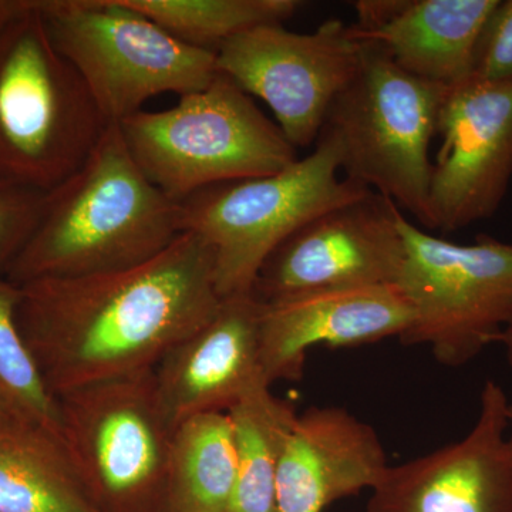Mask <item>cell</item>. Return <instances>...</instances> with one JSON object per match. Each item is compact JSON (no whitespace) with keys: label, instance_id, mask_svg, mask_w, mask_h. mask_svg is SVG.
I'll return each mask as SVG.
<instances>
[{"label":"cell","instance_id":"obj_18","mask_svg":"<svg viewBox=\"0 0 512 512\" xmlns=\"http://www.w3.org/2000/svg\"><path fill=\"white\" fill-rule=\"evenodd\" d=\"M235 484L237 453L228 413L200 414L174 430L164 512H228Z\"/></svg>","mask_w":512,"mask_h":512},{"label":"cell","instance_id":"obj_17","mask_svg":"<svg viewBox=\"0 0 512 512\" xmlns=\"http://www.w3.org/2000/svg\"><path fill=\"white\" fill-rule=\"evenodd\" d=\"M498 0H360L353 32L404 72L440 86L471 76L474 49Z\"/></svg>","mask_w":512,"mask_h":512},{"label":"cell","instance_id":"obj_19","mask_svg":"<svg viewBox=\"0 0 512 512\" xmlns=\"http://www.w3.org/2000/svg\"><path fill=\"white\" fill-rule=\"evenodd\" d=\"M234 429L237 484L228 512H278L276 477L298 413L259 384L227 412Z\"/></svg>","mask_w":512,"mask_h":512},{"label":"cell","instance_id":"obj_1","mask_svg":"<svg viewBox=\"0 0 512 512\" xmlns=\"http://www.w3.org/2000/svg\"><path fill=\"white\" fill-rule=\"evenodd\" d=\"M221 302L211 248L181 232L134 268L20 286L16 319L56 399L154 370L168 350L214 318Z\"/></svg>","mask_w":512,"mask_h":512},{"label":"cell","instance_id":"obj_22","mask_svg":"<svg viewBox=\"0 0 512 512\" xmlns=\"http://www.w3.org/2000/svg\"><path fill=\"white\" fill-rule=\"evenodd\" d=\"M20 286L0 276V403L20 423L63 447L57 400L47 390L18 326Z\"/></svg>","mask_w":512,"mask_h":512},{"label":"cell","instance_id":"obj_8","mask_svg":"<svg viewBox=\"0 0 512 512\" xmlns=\"http://www.w3.org/2000/svg\"><path fill=\"white\" fill-rule=\"evenodd\" d=\"M404 259L396 284L413 309L403 345L427 346L437 362H473L512 328V244L480 235L456 244L397 215Z\"/></svg>","mask_w":512,"mask_h":512},{"label":"cell","instance_id":"obj_12","mask_svg":"<svg viewBox=\"0 0 512 512\" xmlns=\"http://www.w3.org/2000/svg\"><path fill=\"white\" fill-rule=\"evenodd\" d=\"M431 168L434 229L453 232L493 217L512 178V80L467 77L447 89Z\"/></svg>","mask_w":512,"mask_h":512},{"label":"cell","instance_id":"obj_13","mask_svg":"<svg viewBox=\"0 0 512 512\" xmlns=\"http://www.w3.org/2000/svg\"><path fill=\"white\" fill-rule=\"evenodd\" d=\"M507 393L487 380L463 439L400 466L373 488L366 512H512Z\"/></svg>","mask_w":512,"mask_h":512},{"label":"cell","instance_id":"obj_11","mask_svg":"<svg viewBox=\"0 0 512 512\" xmlns=\"http://www.w3.org/2000/svg\"><path fill=\"white\" fill-rule=\"evenodd\" d=\"M399 211L373 192L316 215L266 258L252 292L268 303L320 289L396 284L404 259Z\"/></svg>","mask_w":512,"mask_h":512},{"label":"cell","instance_id":"obj_6","mask_svg":"<svg viewBox=\"0 0 512 512\" xmlns=\"http://www.w3.org/2000/svg\"><path fill=\"white\" fill-rule=\"evenodd\" d=\"M447 89L404 72L382 47L365 42L362 66L323 126L338 140L346 178L389 198L427 229H434L430 144Z\"/></svg>","mask_w":512,"mask_h":512},{"label":"cell","instance_id":"obj_3","mask_svg":"<svg viewBox=\"0 0 512 512\" xmlns=\"http://www.w3.org/2000/svg\"><path fill=\"white\" fill-rule=\"evenodd\" d=\"M109 126L57 50L39 0H0V184L49 192Z\"/></svg>","mask_w":512,"mask_h":512},{"label":"cell","instance_id":"obj_14","mask_svg":"<svg viewBox=\"0 0 512 512\" xmlns=\"http://www.w3.org/2000/svg\"><path fill=\"white\" fill-rule=\"evenodd\" d=\"M262 302L254 292L222 299L210 322L154 367L158 406L171 430L207 413H227L266 384L261 367Z\"/></svg>","mask_w":512,"mask_h":512},{"label":"cell","instance_id":"obj_5","mask_svg":"<svg viewBox=\"0 0 512 512\" xmlns=\"http://www.w3.org/2000/svg\"><path fill=\"white\" fill-rule=\"evenodd\" d=\"M338 140L322 130L315 150L279 173L212 185L180 205V231L207 242L222 299L249 293L266 258L316 215L373 194L340 178Z\"/></svg>","mask_w":512,"mask_h":512},{"label":"cell","instance_id":"obj_15","mask_svg":"<svg viewBox=\"0 0 512 512\" xmlns=\"http://www.w3.org/2000/svg\"><path fill=\"white\" fill-rule=\"evenodd\" d=\"M412 322V306L397 284L320 289L262 302V375L271 387L298 380L313 346L353 348L400 339Z\"/></svg>","mask_w":512,"mask_h":512},{"label":"cell","instance_id":"obj_27","mask_svg":"<svg viewBox=\"0 0 512 512\" xmlns=\"http://www.w3.org/2000/svg\"><path fill=\"white\" fill-rule=\"evenodd\" d=\"M508 420H510V430H508V441H510L512 448V403L508 406Z\"/></svg>","mask_w":512,"mask_h":512},{"label":"cell","instance_id":"obj_26","mask_svg":"<svg viewBox=\"0 0 512 512\" xmlns=\"http://www.w3.org/2000/svg\"><path fill=\"white\" fill-rule=\"evenodd\" d=\"M497 345L503 346L508 365L512 367V328L505 330L503 335L498 338Z\"/></svg>","mask_w":512,"mask_h":512},{"label":"cell","instance_id":"obj_4","mask_svg":"<svg viewBox=\"0 0 512 512\" xmlns=\"http://www.w3.org/2000/svg\"><path fill=\"white\" fill-rule=\"evenodd\" d=\"M119 126L141 171L177 202L212 185L279 173L298 160L281 128L221 73L171 109L141 110Z\"/></svg>","mask_w":512,"mask_h":512},{"label":"cell","instance_id":"obj_20","mask_svg":"<svg viewBox=\"0 0 512 512\" xmlns=\"http://www.w3.org/2000/svg\"><path fill=\"white\" fill-rule=\"evenodd\" d=\"M0 512H99L66 451L30 427L0 434Z\"/></svg>","mask_w":512,"mask_h":512},{"label":"cell","instance_id":"obj_25","mask_svg":"<svg viewBox=\"0 0 512 512\" xmlns=\"http://www.w3.org/2000/svg\"><path fill=\"white\" fill-rule=\"evenodd\" d=\"M19 427H28L16 420L9 410L0 403V434L8 433V431L19 429Z\"/></svg>","mask_w":512,"mask_h":512},{"label":"cell","instance_id":"obj_2","mask_svg":"<svg viewBox=\"0 0 512 512\" xmlns=\"http://www.w3.org/2000/svg\"><path fill=\"white\" fill-rule=\"evenodd\" d=\"M180 234V205L148 180L119 124H109L82 167L46 192L5 278L22 286L123 271L156 258Z\"/></svg>","mask_w":512,"mask_h":512},{"label":"cell","instance_id":"obj_23","mask_svg":"<svg viewBox=\"0 0 512 512\" xmlns=\"http://www.w3.org/2000/svg\"><path fill=\"white\" fill-rule=\"evenodd\" d=\"M46 192L0 184V276H5L16 256L35 231Z\"/></svg>","mask_w":512,"mask_h":512},{"label":"cell","instance_id":"obj_21","mask_svg":"<svg viewBox=\"0 0 512 512\" xmlns=\"http://www.w3.org/2000/svg\"><path fill=\"white\" fill-rule=\"evenodd\" d=\"M181 42L217 52L232 37L258 26L284 25L299 0H124Z\"/></svg>","mask_w":512,"mask_h":512},{"label":"cell","instance_id":"obj_10","mask_svg":"<svg viewBox=\"0 0 512 512\" xmlns=\"http://www.w3.org/2000/svg\"><path fill=\"white\" fill-rule=\"evenodd\" d=\"M365 42L342 20L328 19L308 35L284 25L258 26L215 52L217 72L248 96L264 100L293 147L318 141L330 106L355 79Z\"/></svg>","mask_w":512,"mask_h":512},{"label":"cell","instance_id":"obj_16","mask_svg":"<svg viewBox=\"0 0 512 512\" xmlns=\"http://www.w3.org/2000/svg\"><path fill=\"white\" fill-rule=\"evenodd\" d=\"M390 464L379 434L343 407L298 414L276 477L278 512H323L373 490Z\"/></svg>","mask_w":512,"mask_h":512},{"label":"cell","instance_id":"obj_7","mask_svg":"<svg viewBox=\"0 0 512 512\" xmlns=\"http://www.w3.org/2000/svg\"><path fill=\"white\" fill-rule=\"evenodd\" d=\"M39 8L109 124L158 94L201 92L217 76L214 52L181 42L124 0H39Z\"/></svg>","mask_w":512,"mask_h":512},{"label":"cell","instance_id":"obj_24","mask_svg":"<svg viewBox=\"0 0 512 512\" xmlns=\"http://www.w3.org/2000/svg\"><path fill=\"white\" fill-rule=\"evenodd\" d=\"M471 76L484 82L512 80V0H498L474 49Z\"/></svg>","mask_w":512,"mask_h":512},{"label":"cell","instance_id":"obj_9","mask_svg":"<svg viewBox=\"0 0 512 512\" xmlns=\"http://www.w3.org/2000/svg\"><path fill=\"white\" fill-rule=\"evenodd\" d=\"M154 370L56 397L64 451L99 512H164L173 433Z\"/></svg>","mask_w":512,"mask_h":512}]
</instances>
